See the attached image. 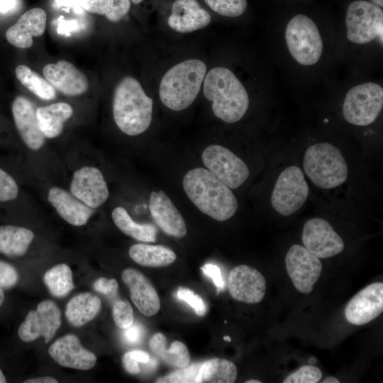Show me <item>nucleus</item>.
Returning a JSON list of instances; mask_svg holds the SVG:
<instances>
[{
	"label": "nucleus",
	"instance_id": "nucleus-1",
	"mask_svg": "<svg viewBox=\"0 0 383 383\" xmlns=\"http://www.w3.org/2000/svg\"><path fill=\"white\" fill-rule=\"evenodd\" d=\"M35 109L31 101L23 96L16 97L11 105L14 125L26 148V155L40 179L48 181L56 174L62 177V164L54 152L47 148L48 139L38 127Z\"/></svg>",
	"mask_w": 383,
	"mask_h": 383
},
{
	"label": "nucleus",
	"instance_id": "nucleus-2",
	"mask_svg": "<svg viewBox=\"0 0 383 383\" xmlns=\"http://www.w3.org/2000/svg\"><path fill=\"white\" fill-rule=\"evenodd\" d=\"M182 185L191 201L214 220L226 221L238 209V201L231 188L207 169L189 170L184 176Z\"/></svg>",
	"mask_w": 383,
	"mask_h": 383
},
{
	"label": "nucleus",
	"instance_id": "nucleus-3",
	"mask_svg": "<svg viewBox=\"0 0 383 383\" xmlns=\"http://www.w3.org/2000/svg\"><path fill=\"white\" fill-rule=\"evenodd\" d=\"M204 94L212 102L214 115L228 123L240 121L249 106L244 86L233 72L223 67H214L205 75Z\"/></svg>",
	"mask_w": 383,
	"mask_h": 383
},
{
	"label": "nucleus",
	"instance_id": "nucleus-4",
	"mask_svg": "<svg viewBox=\"0 0 383 383\" xmlns=\"http://www.w3.org/2000/svg\"><path fill=\"white\" fill-rule=\"evenodd\" d=\"M153 101L132 77L123 78L116 86L113 99V116L123 133L134 136L145 132L152 121Z\"/></svg>",
	"mask_w": 383,
	"mask_h": 383
},
{
	"label": "nucleus",
	"instance_id": "nucleus-5",
	"mask_svg": "<svg viewBox=\"0 0 383 383\" xmlns=\"http://www.w3.org/2000/svg\"><path fill=\"white\" fill-rule=\"evenodd\" d=\"M206 71L204 62L190 59L171 67L162 77L159 94L162 104L173 111L188 108L196 99Z\"/></svg>",
	"mask_w": 383,
	"mask_h": 383
},
{
	"label": "nucleus",
	"instance_id": "nucleus-6",
	"mask_svg": "<svg viewBox=\"0 0 383 383\" xmlns=\"http://www.w3.org/2000/svg\"><path fill=\"white\" fill-rule=\"evenodd\" d=\"M304 170L313 184L329 189L344 183L348 174L346 161L335 146L328 143L312 145L306 150Z\"/></svg>",
	"mask_w": 383,
	"mask_h": 383
},
{
	"label": "nucleus",
	"instance_id": "nucleus-7",
	"mask_svg": "<svg viewBox=\"0 0 383 383\" xmlns=\"http://www.w3.org/2000/svg\"><path fill=\"white\" fill-rule=\"evenodd\" d=\"M285 40L292 57L299 64H316L323 52V41L317 26L304 14L294 16L287 23Z\"/></svg>",
	"mask_w": 383,
	"mask_h": 383
},
{
	"label": "nucleus",
	"instance_id": "nucleus-8",
	"mask_svg": "<svg viewBox=\"0 0 383 383\" xmlns=\"http://www.w3.org/2000/svg\"><path fill=\"white\" fill-rule=\"evenodd\" d=\"M382 108V87L374 82H366L348 91L343 104V113L350 123L365 126L376 121Z\"/></svg>",
	"mask_w": 383,
	"mask_h": 383
},
{
	"label": "nucleus",
	"instance_id": "nucleus-9",
	"mask_svg": "<svg viewBox=\"0 0 383 383\" xmlns=\"http://www.w3.org/2000/svg\"><path fill=\"white\" fill-rule=\"evenodd\" d=\"M345 25L350 41L365 44L378 37L382 44L383 11L378 6L363 0L350 3L347 9Z\"/></svg>",
	"mask_w": 383,
	"mask_h": 383
},
{
	"label": "nucleus",
	"instance_id": "nucleus-10",
	"mask_svg": "<svg viewBox=\"0 0 383 383\" xmlns=\"http://www.w3.org/2000/svg\"><path fill=\"white\" fill-rule=\"evenodd\" d=\"M309 187L302 170L289 166L279 175L271 196L272 207L279 214L288 216L298 211L305 203Z\"/></svg>",
	"mask_w": 383,
	"mask_h": 383
},
{
	"label": "nucleus",
	"instance_id": "nucleus-11",
	"mask_svg": "<svg viewBox=\"0 0 383 383\" xmlns=\"http://www.w3.org/2000/svg\"><path fill=\"white\" fill-rule=\"evenodd\" d=\"M67 189L77 199L96 210L109 197L104 174L99 167L89 162L81 163L74 168Z\"/></svg>",
	"mask_w": 383,
	"mask_h": 383
},
{
	"label": "nucleus",
	"instance_id": "nucleus-12",
	"mask_svg": "<svg viewBox=\"0 0 383 383\" xmlns=\"http://www.w3.org/2000/svg\"><path fill=\"white\" fill-rule=\"evenodd\" d=\"M206 168L231 189L241 186L250 174L248 167L240 157L228 148L211 145L201 154Z\"/></svg>",
	"mask_w": 383,
	"mask_h": 383
},
{
	"label": "nucleus",
	"instance_id": "nucleus-13",
	"mask_svg": "<svg viewBox=\"0 0 383 383\" xmlns=\"http://www.w3.org/2000/svg\"><path fill=\"white\" fill-rule=\"evenodd\" d=\"M61 325V312L51 300L40 302L35 310H30L20 325L18 335L26 343L43 337L46 343L55 335Z\"/></svg>",
	"mask_w": 383,
	"mask_h": 383
},
{
	"label": "nucleus",
	"instance_id": "nucleus-14",
	"mask_svg": "<svg viewBox=\"0 0 383 383\" xmlns=\"http://www.w3.org/2000/svg\"><path fill=\"white\" fill-rule=\"evenodd\" d=\"M285 265L295 288L301 293H310L321 274L322 264L319 258L304 246L295 244L286 255Z\"/></svg>",
	"mask_w": 383,
	"mask_h": 383
},
{
	"label": "nucleus",
	"instance_id": "nucleus-15",
	"mask_svg": "<svg viewBox=\"0 0 383 383\" xmlns=\"http://www.w3.org/2000/svg\"><path fill=\"white\" fill-rule=\"evenodd\" d=\"M45 185L44 196L46 201L68 224L75 227L84 226L96 212L97 210L77 199L67 188L48 182Z\"/></svg>",
	"mask_w": 383,
	"mask_h": 383
},
{
	"label": "nucleus",
	"instance_id": "nucleus-16",
	"mask_svg": "<svg viewBox=\"0 0 383 383\" xmlns=\"http://www.w3.org/2000/svg\"><path fill=\"white\" fill-rule=\"evenodd\" d=\"M301 240L304 247L318 258H328L340 254L345 245L341 237L326 220L313 218L304 226Z\"/></svg>",
	"mask_w": 383,
	"mask_h": 383
},
{
	"label": "nucleus",
	"instance_id": "nucleus-17",
	"mask_svg": "<svg viewBox=\"0 0 383 383\" xmlns=\"http://www.w3.org/2000/svg\"><path fill=\"white\" fill-rule=\"evenodd\" d=\"M228 287L236 301L256 304L265 297L267 289L264 276L256 269L245 265L233 267L228 275Z\"/></svg>",
	"mask_w": 383,
	"mask_h": 383
},
{
	"label": "nucleus",
	"instance_id": "nucleus-18",
	"mask_svg": "<svg viewBox=\"0 0 383 383\" xmlns=\"http://www.w3.org/2000/svg\"><path fill=\"white\" fill-rule=\"evenodd\" d=\"M383 311V284L374 282L356 294L347 304L345 316L347 321L362 326L378 317Z\"/></svg>",
	"mask_w": 383,
	"mask_h": 383
},
{
	"label": "nucleus",
	"instance_id": "nucleus-19",
	"mask_svg": "<svg viewBox=\"0 0 383 383\" xmlns=\"http://www.w3.org/2000/svg\"><path fill=\"white\" fill-rule=\"evenodd\" d=\"M50 356L59 365L72 369L88 370L96 363V357L81 344L78 337L68 334L55 340L49 348Z\"/></svg>",
	"mask_w": 383,
	"mask_h": 383
},
{
	"label": "nucleus",
	"instance_id": "nucleus-20",
	"mask_svg": "<svg viewBox=\"0 0 383 383\" xmlns=\"http://www.w3.org/2000/svg\"><path fill=\"white\" fill-rule=\"evenodd\" d=\"M43 72L47 81L66 96L82 95L89 88L87 77L74 65L66 60L46 65Z\"/></svg>",
	"mask_w": 383,
	"mask_h": 383
},
{
	"label": "nucleus",
	"instance_id": "nucleus-21",
	"mask_svg": "<svg viewBox=\"0 0 383 383\" xmlns=\"http://www.w3.org/2000/svg\"><path fill=\"white\" fill-rule=\"evenodd\" d=\"M149 210L155 223L167 235L179 238L187 235V229L182 216L162 191L151 192Z\"/></svg>",
	"mask_w": 383,
	"mask_h": 383
},
{
	"label": "nucleus",
	"instance_id": "nucleus-22",
	"mask_svg": "<svg viewBox=\"0 0 383 383\" xmlns=\"http://www.w3.org/2000/svg\"><path fill=\"white\" fill-rule=\"evenodd\" d=\"M121 277L130 289L133 303L142 314L149 317L159 311L160 301L157 293L141 272L128 268L123 271Z\"/></svg>",
	"mask_w": 383,
	"mask_h": 383
},
{
	"label": "nucleus",
	"instance_id": "nucleus-23",
	"mask_svg": "<svg viewBox=\"0 0 383 383\" xmlns=\"http://www.w3.org/2000/svg\"><path fill=\"white\" fill-rule=\"evenodd\" d=\"M47 21L45 11L33 8L25 12L6 32V38L12 45L18 48H29L33 45V36L44 33Z\"/></svg>",
	"mask_w": 383,
	"mask_h": 383
},
{
	"label": "nucleus",
	"instance_id": "nucleus-24",
	"mask_svg": "<svg viewBox=\"0 0 383 383\" xmlns=\"http://www.w3.org/2000/svg\"><path fill=\"white\" fill-rule=\"evenodd\" d=\"M211 16L196 0H176L167 19L168 26L179 33H189L208 26Z\"/></svg>",
	"mask_w": 383,
	"mask_h": 383
},
{
	"label": "nucleus",
	"instance_id": "nucleus-25",
	"mask_svg": "<svg viewBox=\"0 0 383 383\" xmlns=\"http://www.w3.org/2000/svg\"><path fill=\"white\" fill-rule=\"evenodd\" d=\"M73 113L72 106L65 102H56L35 109L38 127L48 140L61 135L65 123Z\"/></svg>",
	"mask_w": 383,
	"mask_h": 383
},
{
	"label": "nucleus",
	"instance_id": "nucleus-26",
	"mask_svg": "<svg viewBox=\"0 0 383 383\" xmlns=\"http://www.w3.org/2000/svg\"><path fill=\"white\" fill-rule=\"evenodd\" d=\"M35 238L30 229L11 224L0 225V253L10 257L26 254Z\"/></svg>",
	"mask_w": 383,
	"mask_h": 383
},
{
	"label": "nucleus",
	"instance_id": "nucleus-27",
	"mask_svg": "<svg viewBox=\"0 0 383 383\" xmlns=\"http://www.w3.org/2000/svg\"><path fill=\"white\" fill-rule=\"evenodd\" d=\"M101 307V299L90 292L79 294L67 304L65 316L74 327L84 326L99 313Z\"/></svg>",
	"mask_w": 383,
	"mask_h": 383
},
{
	"label": "nucleus",
	"instance_id": "nucleus-28",
	"mask_svg": "<svg viewBox=\"0 0 383 383\" xmlns=\"http://www.w3.org/2000/svg\"><path fill=\"white\" fill-rule=\"evenodd\" d=\"M128 254L135 262L149 267H166L176 260L175 252L163 245L136 243L130 247Z\"/></svg>",
	"mask_w": 383,
	"mask_h": 383
},
{
	"label": "nucleus",
	"instance_id": "nucleus-29",
	"mask_svg": "<svg viewBox=\"0 0 383 383\" xmlns=\"http://www.w3.org/2000/svg\"><path fill=\"white\" fill-rule=\"evenodd\" d=\"M167 339L160 333H155L150 340L153 353L168 365L181 369L190 362V355L187 346L180 341H174L169 349L166 348Z\"/></svg>",
	"mask_w": 383,
	"mask_h": 383
},
{
	"label": "nucleus",
	"instance_id": "nucleus-30",
	"mask_svg": "<svg viewBox=\"0 0 383 383\" xmlns=\"http://www.w3.org/2000/svg\"><path fill=\"white\" fill-rule=\"evenodd\" d=\"M116 226L125 235L142 242H155L157 229L150 223L135 222L123 206H116L111 212Z\"/></svg>",
	"mask_w": 383,
	"mask_h": 383
},
{
	"label": "nucleus",
	"instance_id": "nucleus-31",
	"mask_svg": "<svg viewBox=\"0 0 383 383\" xmlns=\"http://www.w3.org/2000/svg\"><path fill=\"white\" fill-rule=\"evenodd\" d=\"M237 375L234 363L223 358H213L202 362L196 383H233Z\"/></svg>",
	"mask_w": 383,
	"mask_h": 383
},
{
	"label": "nucleus",
	"instance_id": "nucleus-32",
	"mask_svg": "<svg viewBox=\"0 0 383 383\" xmlns=\"http://www.w3.org/2000/svg\"><path fill=\"white\" fill-rule=\"evenodd\" d=\"M84 10L104 16L111 22L121 21L130 11V0H79Z\"/></svg>",
	"mask_w": 383,
	"mask_h": 383
},
{
	"label": "nucleus",
	"instance_id": "nucleus-33",
	"mask_svg": "<svg viewBox=\"0 0 383 383\" xmlns=\"http://www.w3.org/2000/svg\"><path fill=\"white\" fill-rule=\"evenodd\" d=\"M18 80L41 99L50 101L56 97L55 88L28 67L20 65L15 70Z\"/></svg>",
	"mask_w": 383,
	"mask_h": 383
},
{
	"label": "nucleus",
	"instance_id": "nucleus-34",
	"mask_svg": "<svg viewBox=\"0 0 383 383\" xmlns=\"http://www.w3.org/2000/svg\"><path fill=\"white\" fill-rule=\"evenodd\" d=\"M43 280L50 292L56 297L65 296L74 288L72 270L65 263L49 269L45 273Z\"/></svg>",
	"mask_w": 383,
	"mask_h": 383
},
{
	"label": "nucleus",
	"instance_id": "nucleus-35",
	"mask_svg": "<svg viewBox=\"0 0 383 383\" xmlns=\"http://www.w3.org/2000/svg\"><path fill=\"white\" fill-rule=\"evenodd\" d=\"M24 192L16 177L0 165V208H9L19 204Z\"/></svg>",
	"mask_w": 383,
	"mask_h": 383
},
{
	"label": "nucleus",
	"instance_id": "nucleus-36",
	"mask_svg": "<svg viewBox=\"0 0 383 383\" xmlns=\"http://www.w3.org/2000/svg\"><path fill=\"white\" fill-rule=\"evenodd\" d=\"M217 13L228 17H238L247 8V0H204Z\"/></svg>",
	"mask_w": 383,
	"mask_h": 383
},
{
	"label": "nucleus",
	"instance_id": "nucleus-37",
	"mask_svg": "<svg viewBox=\"0 0 383 383\" xmlns=\"http://www.w3.org/2000/svg\"><path fill=\"white\" fill-rule=\"evenodd\" d=\"M202 362H194L156 379V383H196L198 371Z\"/></svg>",
	"mask_w": 383,
	"mask_h": 383
},
{
	"label": "nucleus",
	"instance_id": "nucleus-38",
	"mask_svg": "<svg viewBox=\"0 0 383 383\" xmlns=\"http://www.w3.org/2000/svg\"><path fill=\"white\" fill-rule=\"evenodd\" d=\"M115 323L121 329H126L133 323V310L126 300L116 301L112 309Z\"/></svg>",
	"mask_w": 383,
	"mask_h": 383
},
{
	"label": "nucleus",
	"instance_id": "nucleus-39",
	"mask_svg": "<svg viewBox=\"0 0 383 383\" xmlns=\"http://www.w3.org/2000/svg\"><path fill=\"white\" fill-rule=\"evenodd\" d=\"M322 377V372L319 368L313 365H304L289 374L284 383H316Z\"/></svg>",
	"mask_w": 383,
	"mask_h": 383
},
{
	"label": "nucleus",
	"instance_id": "nucleus-40",
	"mask_svg": "<svg viewBox=\"0 0 383 383\" xmlns=\"http://www.w3.org/2000/svg\"><path fill=\"white\" fill-rule=\"evenodd\" d=\"M177 296L179 300L187 302L199 316H203L207 311V306L203 299L198 294L184 287H179Z\"/></svg>",
	"mask_w": 383,
	"mask_h": 383
},
{
	"label": "nucleus",
	"instance_id": "nucleus-41",
	"mask_svg": "<svg viewBox=\"0 0 383 383\" xmlns=\"http://www.w3.org/2000/svg\"><path fill=\"white\" fill-rule=\"evenodd\" d=\"M18 280V274L11 264L0 260V288H10Z\"/></svg>",
	"mask_w": 383,
	"mask_h": 383
},
{
	"label": "nucleus",
	"instance_id": "nucleus-42",
	"mask_svg": "<svg viewBox=\"0 0 383 383\" xmlns=\"http://www.w3.org/2000/svg\"><path fill=\"white\" fill-rule=\"evenodd\" d=\"M93 287L96 291L103 294L114 295L117 292L118 284L114 278L100 277L94 282Z\"/></svg>",
	"mask_w": 383,
	"mask_h": 383
},
{
	"label": "nucleus",
	"instance_id": "nucleus-43",
	"mask_svg": "<svg viewBox=\"0 0 383 383\" xmlns=\"http://www.w3.org/2000/svg\"><path fill=\"white\" fill-rule=\"evenodd\" d=\"M201 269L206 276L211 278L218 291L223 289V281L221 277V270L216 265L206 264L201 267Z\"/></svg>",
	"mask_w": 383,
	"mask_h": 383
},
{
	"label": "nucleus",
	"instance_id": "nucleus-44",
	"mask_svg": "<svg viewBox=\"0 0 383 383\" xmlns=\"http://www.w3.org/2000/svg\"><path fill=\"white\" fill-rule=\"evenodd\" d=\"M122 363L124 369L131 374H137L140 372L138 362L133 360L129 352L126 353L122 357Z\"/></svg>",
	"mask_w": 383,
	"mask_h": 383
},
{
	"label": "nucleus",
	"instance_id": "nucleus-45",
	"mask_svg": "<svg viewBox=\"0 0 383 383\" xmlns=\"http://www.w3.org/2000/svg\"><path fill=\"white\" fill-rule=\"evenodd\" d=\"M124 338L130 343H135L140 339V330L137 325H131L130 327L124 329Z\"/></svg>",
	"mask_w": 383,
	"mask_h": 383
},
{
	"label": "nucleus",
	"instance_id": "nucleus-46",
	"mask_svg": "<svg viewBox=\"0 0 383 383\" xmlns=\"http://www.w3.org/2000/svg\"><path fill=\"white\" fill-rule=\"evenodd\" d=\"M131 357L138 362L146 364L150 361L149 355L143 350H133L129 352Z\"/></svg>",
	"mask_w": 383,
	"mask_h": 383
},
{
	"label": "nucleus",
	"instance_id": "nucleus-47",
	"mask_svg": "<svg viewBox=\"0 0 383 383\" xmlns=\"http://www.w3.org/2000/svg\"><path fill=\"white\" fill-rule=\"evenodd\" d=\"M24 383H57V381L53 377L49 376L40 377L37 378H33L26 379Z\"/></svg>",
	"mask_w": 383,
	"mask_h": 383
},
{
	"label": "nucleus",
	"instance_id": "nucleus-48",
	"mask_svg": "<svg viewBox=\"0 0 383 383\" xmlns=\"http://www.w3.org/2000/svg\"><path fill=\"white\" fill-rule=\"evenodd\" d=\"M16 4V0H0V12H8L12 10Z\"/></svg>",
	"mask_w": 383,
	"mask_h": 383
},
{
	"label": "nucleus",
	"instance_id": "nucleus-49",
	"mask_svg": "<svg viewBox=\"0 0 383 383\" xmlns=\"http://www.w3.org/2000/svg\"><path fill=\"white\" fill-rule=\"evenodd\" d=\"M323 383H339L340 381L333 377H328L323 379Z\"/></svg>",
	"mask_w": 383,
	"mask_h": 383
},
{
	"label": "nucleus",
	"instance_id": "nucleus-50",
	"mask_svg": "<svg viewBox=\"0 0 383 383\" xmlns=\"http://www.w3.org/2000/svg\"><path fill=\"white\" fill-rule=\"evenodd\" d=\"M372 4L378 6L380 8L383 7V0H370Z\"/></svg>",
	"mask_w": 383,
	"mask_h": 383
},
{
	"label": "nucleus",
	"instance_id": "nucleus-51",
	"mask_svg": "<svg viewBox=\"0 0 383 383\" xmlns=\"http://www.w3.org/2000/svg\"><path fill=\"white\" fill-rule=\"evenodd\" d=\"M5 296L4 292L2 289L0 288V306L3 304L4 301Z\"/></svg>",
	"mask_w": 383,
	"mask_h": 383
},
{
	"label": "nucleus",
	"instance_id": "nucleus-52",
	"mask_svg": "<svg viewBox=\"0 0 383 383\" xmlns=\"http://www.w3.org/2000/svg\"><path fill=\"white\" fill-rule=\"evenodd\" d=\"M5 382H6V377L0 369V383H5Z\"/></svg>",
	"mask_w": 383,
	"mask_h": 383
},
{
	"label": "nucleus",
	"instance_id": "nucleus-53",
	"mask_svg": "<svg viewBox=\"0 0 383 383\" xmlns=\"http://www.w3.org/2000/svg\"><path fill=\"white\" fill-rule=\"evenodd\" d=\"M262 382L257 379H250L245 382V383H261Z\"/></svg>",
	"mask_w": 383,
	"mask_h": 383
},
{
	"label": "nucleus",
	"instance_id": "nucleus-54",
	"mask_svg": "<svg viewBox=\"0 0 383 383\" xmlns=\"http://www.w3.org/2000/svg\"><path fill=\"white\" fill-rule=\"evenodd\" d=\"M316 362H317L316 359L315 357H311L309 360V362L311 363V364H315Z\"/></svg>",
	"mask_w": 383,
	"mask_h": 383
},
{
	"label": "nucleus",
	"instance_id": "nucleus-55",
	"mask_svg": "<svg viewBox=\"0 0 383 383\" xmlns=\"http://www.w3.org/2000/svg\"><path fill=\"white\" fill-rule=\"evenodd\" d=\"M134 4H138L143 1V0H130Z\"/></svg>",
	"mask_w": 383,
	"mask_h": 383
},
{
	"label": "nucleus",
	"instance_id": "nucleus-56",
	"mask_svg": "<svg viewBox=\"0 0 383 383\" xmlns=\"http://www.w3.org/2000/svg\"><path fill=\"white\" fill-rule=\"evenodd\" d=\"M223 339H224L225 341H228V342L231 341V338L228 335L223 336Z\"/></svg>",
	"mask_w": 383,
	"mask_h": 383
}]
</instances>
